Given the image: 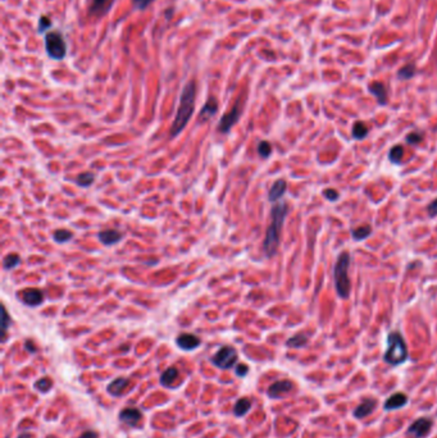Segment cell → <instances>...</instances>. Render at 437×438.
Wrapping results in <instances>:
<instances>
[{
    "label": "cell",
    "mask_w": 437,
    "mask_h": 438,
    "mask_svg": "<svg viewBox=\"0 0 437 438\" xmlns=\"http://www.w3.org/2000/svg\"><path fill=\"white\" fill-rule=\"evenodd\" d=\"M112 4H113V0H91L90 13L96 17L104 16L111 9Z\"/></svg>",
    "instance_id": "2e32d148"
},
{
    "label": "cell",
    "mask_w": 437,
    "mask_h": 438,
    "mask_svg": "<svg viewBox=\"0 0 437 438\" xmlns=\"http://www.w3.org/2000/svg\"><path fill=\"white\" fill-rule=\"evenodd\" d=\"M19 263H21V257L17 254H8L3 260V267L4 269L11 270L14 269L16 267H18Z\"/></svg>",
    "instance_id": "83f0119b"
},
{
    "label": "cell",
    "mask_w": 437,
    "mask_h": 438,
    "mask_svg": "<svg viewBox=\"0 0 437 438\" xmlns=\"http://www.w3.org/2000/svg\"><path fill=\"white\" fill-rule=\"evenodd\" d=\"M72 232L67 231V229H58L53 234L54 241L58 242V244H64V242H68L72 239Z\"/></svg>",
    "instance_id": "f546056e"
},
{
    "label": "cell",
    "mask_w": 437,
    "mask_h": 438,
    "mask_svg": "<svg viewBox=\"0 0 437 438\" xmlns=\"http://www.w3.org/2000/svg\"><path fill=\"white\" fill-rule=\"evenodd\" d=\"M241 112H242L241 101L239 100V101L234 105V108H232L231 111H229L228 113L224 114V116L221 118V121H219L218 123V131L222 132V134L228 132L229 130L232 128V126L239 121L240 116H241Z\"/></svg>",
    "instance_id": "52a82bcc"
},
{
    "label": "cell",
    "mask_w": 437,
    "mask_h": 438,
    "mask_svg": "<svg viewBox=\"0 0 437 438\" xmlns=\"http://www.w3.org/2000/svg\"><path fill=\"white\" fill-rule=\"evenodd\" d=\"M251 409V401L249 399H246V397H242V399H240L239 401L235 404L234 406V414L236 415L237 418H241L244 417V415H246L249 413V410Z\"/></svg>",
    "instance_id": "44dd1931"
},
{
    "label": "cell",
    "mask_w": 437,
    "mask_h": 438,
    "mask_svg": "<svg viewBox=\"0 0 437 438\" xmlns=\"http://www.w3.org/2000/svg\"><path fill=\"white\" fill-rule=\"evenodd\" d=\"M376 406H377V400L374 399L363 400V401L356 406V409L354 410V417H355L356 419H363V418L369 417V415L374 411Z\"/></svg>",
    "instance_id": "5bb4252c"
},
{
    "label": "cell",
    "mask_w": 437,
    "mask_h": 438,
    "mask_svg": "<svg viewBox=\"0 0 437 438\" xmlns=\"http://www.w3.org/2000/svg\"><path fill=\"white\" fill-rule=\"evenodd\" d=\"M130 384V379L127 378H117V379L112 380L108 384L107 390H108V394L112 395L114 397H118L123 394V391L126 390V387Z\"/></svg>",
    "instance_id": "ac0fdd59"
},
{
    "label": "cell",
    "mask_w": 437,
    "mask_h": 438,
    "mask_svg": "<svg viewBox=\"0 0 437 438\" xmlns=\"http://www.w3.org/2000/svg\"><path fill=\"white\" fill-rule=\"evenodd\" d=\"M154 0H134V7L140 11H144V9L148 8Z\"/></svg>",
    "instance_id": "8d00e7d4"
},
{
    "label": "cell",
    "mask_w": 437,
    "mask_h": 438,
    "mask_svg": "<svg viewBox=\"0 0 437 438\" xmlns=\"http://www.w3.org/2000/svg\"><path fill=\"white\" fill-rule=\"evenodd\" d=\"M79 438H99V434L94 430H87V432L82 433Z\"/></svg>",
    "instance_id": "ab89813d"
},
{
    "label": "cell",
    "mask_w": 437,
    "mask_h": 438,
    "mask_svg": "<svg viewBox=\"0 0 437 438\" xmlns=\"http://www.w3.org/2000/svg\"><path fill=\"white\" fill-rule=\"evenodd\" d=\"M306 344H308V336L304 333L295 334L286 341V346L291 347V349H301V347L306 346Z\"/></svg>",
    "instance_id": "cb8c5ba5"
},
{
    "label": "cell",
    "mask_w": 437,
    "mask_h": 438,
    "mask_svg": "<svg viewBox=\"0 0 437 438\" xmlns=\"http://www.w3.org/2000/svg\"><path fill=\"white\" fill-rule=\"evenodd\" d=\"M24 347H26L27 351L32 352V354H35V352L37 351L36 346H35L34 342H32V341H26V344H24Z\"/></svg>",
    "instance_id": "60d3db41"
},
{
    "label": "cell",
    "mask_w": 437,
    "mask_h": 438,
    "mask_svg": "<svg viewBox=\"0 0 437 438\" xmlns=\"http://www.w3.org/2000/svg\"><path fill=\"white\" fill-rule=\"evenodd\" d=\"M258 154L262 158H268L272 154V145L268 141H261L258 144Z\"/></svg>",
    "instance_id": "d6a6232c"
},
{
    "label": "cell",
    "mask_w": 437,
    "mask_h": 438,
    "mask_svg": "<svg viewBox=\"0 0 437 438\" xmlns=\"http://www.w3.org/2000/svg\"><path fill=\"white\" fill-rule=\"evenodd\" d=\"M217 111H218V102H217V100L214 99V97H209L208 101L205 102V105H204L203 109L200 111V114H199V121L200 122L209 121V119L217 113Z\"/></svg>",
    "instance_id": "e0dca14e"
},
{
    "label": "cell",
    "mask_w": 437,
    "mask_h": 438,
    "mask_svg": "<svg viewBox=\"0 0 437 438\" xmlns=\"http://www.w3.org/2000/svg\"><path fill=\"white\" fill-rule=\"evenodd\" d=\"M287 213H289V209H287V204L285 201L277 202L272 208V221L268 229H267L266 239H264L263 242V250L268 257L276 255L279 245V236H281L282 227H284L285 218H286Z\"/></svg>",
    "instance_id": "7a4b0ae2"
},
{
    "label": "cell",
    "mask_w": 437,
    "mask_h": 438,
    "mask_svg": "<svg viewBox=\"0 0 437 438\" xmlns=\"http://www.w3.org/2000/svg\"><path fill=\"white\" fill-rule=\"evenodd\" d=\"M178 377V370L177 368L171 367L167 370H164L161 375V384L164 387H171L172 383L176 380V378Z\"/></svg>",
    "instance_id": "7402d4cb"
},
{
    "label": "cell",
    "mask_w": 437,
    "mask_h": 438,
    "mask_svg": "<svg viewBox=\"0 0 437 438\" xmlns=\"http://www.w3.org/2000/svg\"><path fill=\"white\" fill-rule=\"evenodd\" d=\"M432 425H433V422H432L429 418L422 417L409 425L408 430H406V434L413 435V437L416 438H424L429 434V432H431L432 429Z\"/></svg>",
    "instance_id": "ba28073f"
},
{
    "label": "cell",
    "mask_w": 437,
    "mask_h": 438,
    "mask_svg": "<svg viewBox=\"0 0 437 438\" xmlns=\"http://www.w3.org/2000/svg\"><path fill=\"white\" fill-rule=\"evenodd\" d=\"M176 344L179 349L185 350V351H192L195 350L196 347L200 346L201 341L198 336L191 333H182L177 337Z\"/></svg>",
    "instance_id": "30bf717a"
},
{
    "label": "cell",
    "mask_w": 437,
    "mask_h": 438,
    "mask_svg": "<svg viewBox=\"0 0 437 438\" xmlns=\"http://www.w3.org/2000/svg\"><path fill=\"white\" fill-rule=\"evenodd\" d=\"M349 267H350V254L348 251L341 252L333 267L335 289L341 299H348L350 296L351 282L349 277Z\"/></svg>",
    "instance_id": "3957f363"
},
{
    "label": "cell",
    "mask_w": 437,
    "mask_h": 438,
    "mask_svg": "<svg viewBox=\"0 0 437 438\" xmlns=\"http://www.w3.org/2000/svg\"><path fill=\"white\" fill-rule=\"evenodd\" d=\"M416 74V66L413 63L405 64L404 67H401L398 72V79L399 80H410L412 77H414Z\"/></svg>",
    "instance_id": "4316f807"
},
{
    "label": "cell",
    "mask_w": 437,
    "mask_h": 438,
    "mask_svg": "<svg viewBox=\"0 0 437 438\" xmlns=\"http://www.w3.org/2000/svg\"><path fill=\"white\" fill-rule=\"evenodd\" d=\"M409 352L404 337L399 332H391L387 336V350L383 355L384 363L391 367H399L408 360Z\"/></svg>",
    "instance_id": "277c9868"
},
{
    "label": "cell",
    "mask_w": 437,
    "mask_h": 438,
    "mask_svg": "<svg viewBox=\"0 0 437 438\" xmlns=\"http://www.w3.org/2000/svg\"><path fill=\"white\" fill-rule=\"evenodd\" d=\"M92 182H94V174L91 172H84L76 178V184L81 187H89Z\"/></svg>",
    "instance_id": "f1b7e54d"
},
{
    "label": "cell",
    "mask_w": 437,
    "mask_h": 438,
    "mask_svg": "<svg viewBox=\"0 0 437 438\" xmlns=\"http://www.w3.org/2000/svg\"><path fill=\"white\" fill-rule=\"evenodd\" d=\"M368 90H369V92H371V94L373 95L374 97H376L377 102H378L379 105H386L387 104V101H389V96H387V89H386V86L382 84V82H378V81L372 82V84H369Z\"/></svg>",
    "instance_id": "9a60e30c"
},
{
    "label": "cell",
    "mask_w": 437,
    "mask_h": 438,
    "mask_svg": "<svg viewBox=\"0 0 437 438\" xmlns=\"http://www.w3.org/2000/svg\"><path fill=\"white\" fill-rule=\"evenodd\" d=\"M405 141L409 145H418L423 141V135L421 132H410L405 136Z\"/></svg>",
    "instance_id": "836d02e7"
},
{
    "label": "cell",
    "mask_w": 437,
    "mask_h": 438,
    "mask_svg": "<svg viewBox=\"0 0 437 438\" xmlns=\"http://www.w3.org/2000/svg\"><path fill=\"white\" fill-rule=\"evenodd\" d=\"M369 130L367 127V124L362 121H356L353 124V131H351V136L355 140H363L368 136Z\"/></svg>",
    "instance_id": "d4e9b609"
},
{
    "label": "cell",
    "mask_w": 437,
    "mask_h": 438,
    "mask_svg": "<svg viewBox=\"0 0 437 438\" xmlns=\"http://www.w3.org/2000/svg\"><path fill=\"white\" fill-rule=\"evenodd\" d=\"M249 373V367L245 364H239L236 367V375H239V377H245L246 374Z\"/></svg>",
    "instance_id": "f35d334b"
},
{
    "label": "cell",
    "mask_w": 437,
    "mask_h": 438,
    "mask_svg": "<svg viewBox=\"0 0 437 438\" xmlns=\"http://www.w3.org/2000/svg\"><path fill=\"white\" fill-rule=\"evenodd\" d=\"M403 155L404 147L401 146V145H395V146L391 147L390 151H389V159H390V162L394 163V164H400L401 160H403Z\"/></svg>",
    "instance_id": "484cf974"
},
{
    "label": "cell",
    "mask_w": 437,
    "mask_h": 438,
    "mask_svg": "<svg viewBox=\"0 0 437 438\" xmlns=\"http://www.w3.org/2000/svg\"><path fill=\"white\" fill-rule=\"evenodd\" d=\"M99 240L106 246H112V245H116L121 241L122 234L116 229H106V231L99 234Z\"/></svg>",
    "instance_id": "d6986e66"
},
{
    "label": "cell",
    "mask_w": 437,
    "mask_h": 438,
    "mask_svg": "<svg viewBox=\"0 0 437 438\" xmlns=\"http://www.w3.org/2000/svg\"><path fill=\"white\" fill-rule=\"evenodd\" d=\"M323 196L326 197L328 201H337L340 197L339 191H336L335 189H326L323 191Z\"/></svg>",
    "instance_id": "e575fe53"
},
{
    "label": "cell",
    "mask_w": 437,
    "mask_h": 438,
    "mask_svg": "<svg viewBox=\"0 0 437 438\" xmlns=\"http://www.w3.org/2000/svg\"><path fill=\"white\" fill-rule=\"evenodd\" d=\"M195 96H196V84L194 81H190L185 85L182 90L181 99H179L178 109H177L176 118L171 127V137H176L181 134L187 126L189 121L191 119L194 113V107H195Z\"/></svg>",
    "instance_id": "6da1fadb"
},
{
    "label": "cell",
    "mask_w": 437,
    "mask_h": 438,
    "mask_svg": "<svg viewBox=\"0 0 437 438\" xmlns=\"http://www.w3.org/2000/svg\"><path fill=\"white\" fill-rule=\"evenodd\" d=\"M52 26V21L49 18H47V17H45V16H42V17H40V21H39V31L40 32H44V31H46L47 29H49V27Z\"/></svg>",
    "instance_id": "d590c367"
},
{
    "label": "cell",
    "mask_w": 437,
    "mask_h": 438,
    "mask_svg": "<svg viewBox=\"0 0 437 438\" xmlns=\"http://www.w3.org/2000/svg\"><path fill=\"white\" fill-rule=\"evenodd\" d=\"M237 362V351L232 346H223L212 357V363L221 369H229Z\"/></svg>",
    "instance_id": "8992f818"
},
{
    "label": "cell",
    "mask_w": 437,
    "mask_h": 438,
    "mask_svg": "<svg viewBox=\"0 0 437 438\" xmlns=\"http://www.w3.org/2000/svg\"><path fill=\"white\" fill-rule=\"evenodd\" d=\"M287 189V184L285 179H277L273 185H272L271 190L268 192V199L271 201H277L278 199H281L285 195Z\"/></svg>",
    "instance_id": "ffe728a7"
},
{
    "label": "cell",
    "mask_w": 437,
    "mask_h": 438,
    "mask_svg": "<svg viewBox=\"0 0 437 438\" xmlns=\"http://www.w3.org/2000/svg\"><path fill=\"white\" fill-rule=\"evenodd\" d=\"M293 387L294 384L291 380H287V379L277 380V382L272 383L271 386H269L267 394H268V396L271 397V399H279V397L284 396L285 394L291 391Z\"/></svg>",
    "instance_id": "9c48e42d"
},
{
    "label": "cell",
    "mask_w": 437,
    "mask_h": 438,
    "mask_svg": "<svg viewBox=\"0 0 437 438\" xmlns=\"http://www.w3.org/2000/svg\"><path fill=\"white\" fill-rule=\"evenodd\" d=\"M22 300L29 306H39L44 301V294L37 289H26L22 291Z\"/></svg>",
    "instance_id": "4fadbf2b"
},
{
    "label": "cell",
    "mask_w": 437,
    "mask_h": 438,
    "mask_svg": "<svg viewBox=\"0 0 437 438\" xmlns=\"http://www.w3.org/2000/svg\"><path fill=\"white\" fill-rule=\"evenodd\" d=\"M17 438H34V435L30 434V433H22V434H19Z\"/></svg>",
    "instance_id": "b9f144b4"
},
{
    "label": "cell",
    "mask_w": 437,
    "mask_h": 438,
    "mask_svg": "<svg viewBox=\"0 0 437 438\" xmlns=\"http://www.w3.org/2000/svg\"><path fill=\"white\" fill-rule=\"evenodd\" d=\"M45 49L52 59L62 61L67 54V44L63 35L58 31L49 32L45 36Z\"/></svg>",
    "instance_id": "5b68a950"
},
{
    "label": "cell",
    "mask_w": 437,
    "mask_h": 438,
    "mask_svg": "<svg viewBox=\"0 0 437 438\" xmlns=\"http://www.w3.org/2000/svg\"><path fill=\"white\" fill-rule=\"evenodd\" d=\"M2 310H3V317H2V332H3V341H6V336H7V331H8L9 325H11V317L8 315V312H7L6 307H2Z\"/></svg>",
    "instance_id": "1f68e13d"
},
{
    "label": "cell",
    "mask_w": 437,
    "mask_h": 438,
    "mask_svg": "<svg viewBox=\"0 0 437 438\" xmlns=\"http://www.w3.org/2000/svg\"><path fill=\"white\" fill-rule=\"evenodd\" d=\"M427 213L431 218L437 217V199H434L433 201L429 202V205L427 207Z\"/></svg>",
    "instance_id": "74e56055"
},
{
    "label": "cell",
    "mask_w": 437,
    "mask_h": 438,
    "mask_svg": "<svg viewBox=\"0 0 437 438\" xmlns=\"http://www.w3.org/2000/svg\"><path fill=\"white\" fill-rule=\"evenodd\" d=\"M52 386H53V382H52V379H49L47 377L41 378V379H39L36 383H35V389H36L37 391L42 392V394L49 392V390L52 389Z\"/></svg>",
    "instance_id": "4dcf8cb0"
},
{
    "label": "cell",
    "mask_w": 437,
    "mask_h": 438,
    "mask_svg": "<svg viewBox=\"0 0 437 438\" xmlns=\"http://www.w3.org/2000/svg\"><path fill=\"white\" fill-rule=\"evenodd\" d=\"M406 404H408V396L403 394V392H396V394H393L384 401L383 409L387 410V411H393V410L401 409Z\"/></svg>",
    "instance_id": "7c38bea8"
},
{
    "label": "cell",
    "mask_w": 437,
    "mask_h": 438,
    "mask_svg": "<svg viewBox=\"0 0 437 438\" xmlns=\"http://www.w3.org/2000/svg\"><path fill=\"white\" fill-rule=\"evenodd\" d=\"M118 417L122 423H124V424L128 425V427H134V425H136L137 423L141 420L142 414L136 407H126V409L121 410Z\"/></svg>",
    "instance_id": "8fae6325"
},
{
    "label": "cell",
    "mask_w": 437,
    "mask_h": 438,
    "mask_svg": "<svg viewBox=\"0 0 437 438\" xmlns=\"http://www.w3.org/2000/svg\"><path fill=\"white\" fill-rule=\"evenodd\" d=\"M372 234H373L372 227L369 226V224H363V226H359L356 227L355 229H353L351 236H353V239L355 240V241H364V240L368 239Z\"/></svg>",
    "instance_id": "603a6c76"
}]
</instances>
